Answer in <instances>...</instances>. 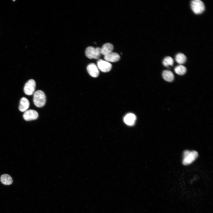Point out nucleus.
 <instances>
[{"mask_svg": "<svg viewBox=\"0 0 213 213\" xmlns=\"http://www.w3.org/2000/svg\"><path fill=\"white\" fill-rule=\"evenodd\" d=\"M38 112L33 109H29L24 112L23 117L26 121H28L36 119L38 117Z\"/></svg>", "mask_w": 213, "mask_h": 213, "instance_id": "0eeeda50", "label": "nucleus"}, {"mask_svg": "<svg viewBox=\"0 0 213 213\" xmlns=\"http://www.w3.org/2000/svg\"><path fill=\"white\" fill-rule=\"evenodd\" d=\"M174 71L176 74L180 75H183L186 72V68L184 66L180 64L175 67Z\"/></svg>", "mask_w": 213, "mask_h": 213, "instance_id": "dca6fc26", "label": "nucleus"}, {"mask_svg": "<svg viewBox=\"0 0 213 213\" xmlns=\"http://www.w3.org/2000/svg\"><path fill=\"white\" fill-rule=\"evenodd\" d=\"M174 63V60L170 57L167 56L165 57L162 62L163 65L165 67H168L169 66H172Z\"/></svg>", "mask_w": 213, "mask_h": 213, "instance_id": "f3484780", "label": "nucleus"}, {"mask_svg": "<svg viewBox=\"0 0 213 213\" xmlns=\"http://www.w3.org/2000/svg\"><path fill=\"white\" fill-rule=\"evenodd\" d=\"M87 69L88 73L91 76L96 78L99 76V69L95 64L91 63L89 64L87 66Z\"/></svg>", "mask_w": 213, "mask_h": 213, "instance_id": "6e6552de", "label": "nucleus"}, {"mask_svg": "<svg viewBox=\"0 0 213 213\" xmlns=\"http://www.w3.org/2000/svg\"><path fill=\"white\" fill-rule=\"evenodd\" d=\"M97 65L99 69L104 72H109L112 67L111 63L102 59H99L98 60Z\"/></svg>", "mask_w": 213, "mask_h": 213, "instance_id": "423d86ee", "label": "nucleus"}, {"mask_svg": "<svg viewBox=\"0 0 213 213\" xmlns=\"http://www.w3.org/2000/svg\"><path fill=\"white\" fill-rule=\"evenodd\" d=\"M101 48V54L106 56L112 52L114 47L113 45L110 43L104 44Z\"/></svg>", "mask_w": 213, "mask_h": 213, "instance_id": "9d476101", "label": "nucleus"}, {"mask_svg": "<svg viewBox=\"0 0 213 213\" xmlns=\"http://www.w3.org/2000/svg\"><path fill=\"white\" fill-rule=\"evenodd\" d=\"M136 120V117L133 114L129 113L127 114L124 118L125 123L128 125H133Z\"/></svg>", "mask_w": 213, "mask_h": 213, "instance_id": "1a4fd4ad", "label": "nucleus"}, {"mask_svg": "<svg viewBox=\"0 0 213 213\" xmlns=\"http://www.w3.org/2000/svg\"><path fill=\"white\" fill-rule=\"evenodd\" d=\"M0 180L3 184L6 185H10L13 182L12 178L7 174L2 175L0 178Z\"/></svg>", "mask_w": 213, "mask_h": 213, "instance_id": "4468645a", "label": "nucleus"}, {"mask_svg": "<svg viewBox=\"0 0 213 213\" xmlns=\"http://www.w3.org/2000/svg\"><path fill=\"white\" fill-rule=\"evenodd\" d=\"M104 58L105 60L108 62H115L119 60L120 57L117 53L112 52L104 56Z\"/></svg>", "mask_w": 213, "mask_h": 213, "instance_id": "9b49d317", "label": "nucleus"}, {"mask_svg": "<svg viewBox=\"0 0 213 213\" xmlns=\"http://www.w3.org/2000/svg\"><path fill=\"white\" fill-rule=\"evenodd\" d=\"M191 9L196 14H200L204 11L205 9L204 3L200 0H193L191 1Z\"/></svg>", "mask_w": 213, "mask_h": 213, "instance_id": "20e7f679", "label": "nucleus"}, {"mask_svg": "<svg viewBox=\"0 0 213 213\" xmlns=\"http://www.w3.org/2000/svg\"><path fill=\"white\" fill-rule=\"evenodd\" d=\"M101 48L99 47L95 48L92 46L87 48L85 51L86 56L90 59H98L101 54Z\"/></svg>", "mask_w": 213, "mask_h": 213, "instance_id": "7ed1b4c3", "label": "nucleus"}, {"mask_svg": "<svg viewBox=\"0 0 213 213\" xmlns=\"http://www.w3.org/2000/svg\"><path fill=\"white\" fill-rule=\"evenodd\" d=\"M46 96L43 91L38 90L34 93L33 101L36 106L38 107L43 106L46 103Z\"/></svg>", "mask_w": 213, "mask_h": 213, "instance_id": "f257e3e1", "label": "nucleus"}, {"mask_svg": "<svg viewBox=\"0 0 213 213\" xmlns=\"http://www.w3.org/2000/svg\"><path fill=\"white\" fill-rule=\"evenodd\" d=\"M162 76L165 80L169 82L172 81L174 78L173 73L169 70L164 71L162 73Z\"/></svg>", "mask_w": 213, "mask_h": 213, "instance_id": "ddd939ff", "label": "nucleus"}, {"mask_svg": "<svg viewBox=\"0 0 213 213\" xmlns=\"http://www.w3.org/2000/svg\"><path fill=\"white\" fill-rule=\"evenodd\" d=\"M198 156L197 151L185 150L183 152L182 163L185 165L190 164L196 160Z\"/></svg>", "mask_w": 213, "mask_h": 213, "instance_id": "f03ea898", "label": "nucleus"}, {"mask_svg": "<svg viewBox=\"0 0 213 213\" xmlns=\"http://www.w3.org/2000/svg\"><path fill=\"white\" fill-rule=\"evenodd\" d=\"M175 60L178 63L181 65L185 62L186 60V58L184 54L182 53H179L176 55L175 57Z\"/></svg>", "mask_w": 213, "mask_h": 213, "instance_id": "2eb2a0df", "label": "nucleus"}, {"mask_svg": "<svg viewBox=\"0 0 213 213\" xmlns=\"http://www.w3.org/2000/svg\"><path fill=\"white\" fill-rule=\"evenodd\" d=\"M29 106L30 103L28 99L25 97H23L20 101L19 109L21 112H25L27 110Z\"/></svg>", "mask_w": 213, "mask_h": 213, "instance_id": "f8f14e48", "label": "nucleus"}, {"mask_svg": "<svg viewBox=\"0 0 213 213\" xmlns=\"http://www.w3.org/2000/svg\"><path fill=\"white\" fill-rule=\"evenodd\" d=\"M36 87V83L33 79L28 80L25 84L24 88L25 93L28 95H31L34 93Z\"/></svg>", "mask_w": 213, "mask_h": 213, "instance_id": "39448f33", "label": "nucleus"}]
</instances>
